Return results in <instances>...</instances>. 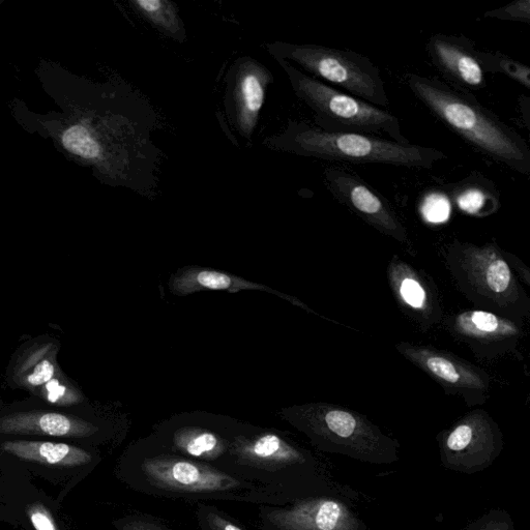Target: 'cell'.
<instances>
[{
	"instance_id": "6da1fadb",
	"label": "cell",
	"mask_w": 530,
	"mask_h": 530,
	"mask_svg": "<svg viewBox=\"0 0 530 530\" xmlns=\"http://www.w3.org/2000/svg\"><path fill=\"white\" fill-rule=\"evenodd\" d=\"M123 481L134 491L186 502H232L285 506L287 499L201 461L172 453L153 441L128 450L120 464Z\"/></svg>"
},
{
	"instance_id": "7a4b0ae2",
	"label": "cell",
	"mask_w": 530,
	"mask_h": 530,
	"mask_svg": "<svg viewBox=\"0 0 530 530\" xmlns=\"http://www.w3.org/2000/svg\"><path fill=\"white\" fill-rule=\"evenodd\" d=\"M219 469L267 488L290 504L315 496H348L325 463L277 431L237 430Z\"/></svg>"
},
{
	"instance_id": "3957f363",
	"label": "cell",
	"mask_w": 530,
	"mask_h": 530,
	"mask_svg": "<svg viewBox=\"0 0 530 530\" xmlns=\"http://www.w3.org/2000/svg\"><path fill=\"white\" fill-rule=\"evenodd\" d=\"M405 81L436 119L473 149L522 175L530 173V149L525 139L473 94L419 74H407Z\"/></svg>"
},
{
	"instance_id": "277c9868",
	"label": "cell",
	"mask_w": 530,
	"mask_h": 530,
	"mask_svg": "<svg viewBox=\"0 0 530 530\" xmlns=\"http://www.w3.org/2000/svg\"><path fill=\"white\" fill-rule=\"evenodd\" d=\"M271 149L305 158L352 164H380L431 169L447 160L445 153L415 144L363 134H333L306 123L290 122L280 134L265 140Z\"/></svg>"
},
{
	"instance_id": "5b68a950",
	"label": "cell",
	"mask_w": 530,
	"mask_h": 530,
	"mask_svg": "<svg viewBox=\"0 0 530 530\" xmlns=\"http://www.w3.org/2000/svg\"><path fill=\"white\" fill-rule=\"evenodd\" d=\"M457 290L475 309L518 323L530 316V298L498 245L454 240L441 251Z\"/></svg>"
},
{
	"instance_id": "8992f818",
	"label": "cell",
	"mask_w": 530,
	"mask_h": 530,
	"mask_svg": "<svg viewBox=\"0 0 530 530\" xmlns=\"http://www.w3.org/2000/svg\"><path fill=\"white\" fill-rule=\"evenodd\" d=\"M282 417L304 433L320 452L375 465L399 460V441L356 410L313 402L284 409Z\"/></svg>"
},
{
	"instance_id": "52a82bcc",
	"label": "cell",
	"mask_w": 530,
	"mask_h": 530,
	"mask_svg": "<svg viewBox=\"0 0 530 530\" xmlns=\"http://www.w3.org/2000/svg\"><path fill=\"white\" fill-rule=\"evenodd\" d=\"M276 61L285 71L294 95L313 112L316 128L327 133L363 134L410 144L393 113L340 92L286 61Z\"/></svg>"
},
{
	"instance_id": "ba28073f",
	"label": "cell",
	"mask_w": 530,
	"mask_h": 530,
	"mask_svg": "<svg viewBox=\"0 0 530 530\" xmlns=\"http://www.w3.org/2000/svg\"><path fill=\"white\" fill-rule=\"evenodd\" d=\"M268 51L276 60L296 65L310 77L342 88L347 95L379 108L390 106L380 70L367 56L351 50L285 42L268 45Z\"/></svg>"
},
{
	"instance_id": "9c48e42d",
	"label": "cell",
	"mask_w": 530,
	"mask_h": 530,
	"mask_svg": "<svg viewBox=\"0 0 530 530\" xmlns=\"http://www.w3.org/2000/svg\"><path fill=\"white\" fill-rule=\"evenodd\" d=\"M62 344L48 336L23 342L14 352L6 372L11 389L57 407H81L86 397L63 371L58 355Z\"/></svg>"
},
{
	"instance_id": "30bf717a",
	"label": "cell",
	"mask_w": 530,
	"mask_h": 530,
	"mask_svg": "<svg viewBox=\"0 0 530 530\" xmlns=\"http://www.w3.org/2000/svg\"><path fill=\"white\" fill-rule=\"evenodd\" d=\"M436 440L441 464L466 475L490 467L505 448L502 430L481 408L467 412L450 428L438 433Z\"/></svg>"
},
{
	"instance_id": "8fae6325",
	"label": "cell",
	"mask_w": 530,
	"mask_h": 530,
	"mask_svg": "<svg viewBox=\"0 0 530 530\" xmlns=\"http://www.w3.org/2000/svg\"><path fill=\"white\" fill-rule=\"evenodd\" d=\"M396 349L449 396L463 399L467 407L485 404L491 394L492 377L484 369L454 355L451 351L410 342H399Z\"/></svg>"
},
{
	"instance_id": "7c38bea8",
	"label": "cell",
	"mask_w": 530,
	"mask_h": 530,
	"mask_svg": "<svg viewBox=\"0 0 530 530\" xmlns=\"http://www.w3.org/2000/svg\"><path fill=\"white\" fill-rule=\"evenodd\" d=\"M81 407H57L29 397L0 405V435L90 439L102 432L93 419L79 414Z\"/></svg>"
},
{
	"instance_id": "4fadbf2b",
	"label": "cell",
	"mask_w": 530,
	"mask_h": 530,
	"mask_svg": "<svg viewBox=\"0 0 530 530\" xmlns=\"http://www.w3.org/2000/svg\"><path fill=\"white\" fill-rule=\"evenodd\" d=\"M258 523L262 530H367L345 495L309 497L285 506H259Z\"/></svg>"
},
{
	"instance_id": "5bb4252c",
	"label": "cell",
	"mask_w": 530,
	"mask_h": 530,
	"mask_svg": "<svg viewBox=\"0 0 530 530\" xmlns=\"http://www.w3.org/2000/svg\"><path fill=\"white\" fill-rule=\"evenodd\" d=\"M328 190L337 201L369 226L411 250L408 230L391 203L361 176L344 167L325 169Z\"/></svg>"
},
{
	"instance_id": "9a60e30c",
	"label": "cell",
	"mask_w": 530,
	"mask_h": 530,
	"mask_svg": "<svg viewBox=\"0 0 530 530\" xmlns=\"http://www.w3.org/2000/svg\"><path fill=\"white\" fill-rule=\"evenodd\" d=\"M440 326L478 359L487 361L513 353L524 336L521 323L479 309L449 315Z\"/></svg>"
},
{
	"instance_id": "2e32d148",
	"label": "cell",
	"mask_w": 530,
	"mask_h": 530,
	"mask_svg": "<svg viewBox=\"0 0 530 530\" xmlns=\"http://www.w3.org/2000/svg\"><path fill=\"white\" fill-rule=\"evenodd\" d=\"M426 49L434 67L458 90H484L488 85L486 76L498 73L500 54L481 51L465 37L436 34Z\"/></svg>"
},
{
	"instance_id": "e0dca14e",
	"label": "cell",
	"mask_w": 530,
	"mask_h": 530,
	"mask_svg": "<svg viewBox=\"0 0 530 530\" xmlns=\"http://www.w3.org/2000/svg\"><path fill=\"white\" fill-rule=\"evenodd\" d=\"M387 278L398 307L422 332L440 326L445 313L432 277L394 255L388 264Z\"/></svg>"
},
{
	"instance_id": "ac0fdd59",
	"label": "cell",
	"mask_w": 530,
	"mask_h": 530,
	"mask_svg": "<svg viewBox=\"0 0 530 530\" xmlns=\"http://www.w3.org/2000/svg\"><path fill=\"white\" fill-rule=\"evenodd\" d=\"M272 72L251 57H243L232 71L229 101L235 128L251 140L259 122L265 95L273 83Z\"/></svg>"
},
{
	"instance_id": "d6986e66",
	"label": "cell",
	"mask_w": 530,
	"mask_h": 530,
	"mask_svg": "<svg viewBox=\"0 0 530 530\" xmlns=\"http://www.w3.org/2000/svg\"><path fill=\"white\" fill-rule=\"evenodd\" d=\"M235 431L216 430L202 425H180L153 439L156 445L181 456L211 464L217 468L226 457Z\"/></svg>"
},
{
	"instance_id": "ffe728a7",
	"label": "cell",
	"mask_w": 530,
	"mask_h": 530,
	"mask_svg": "<svg viewBox=\"0 0 530 530\" xmlns=\"http://www.w3.org/2000/svg\"><path fill=\"white\" fill-rule=\"evenodd\" d=\"M169 287L175 296H190V294L208 290L227 291L229 293H238L244 290L265 291L312 312V310L298 299L287 296V294L279 292L267 285L251 282L239 276L211 269L198 267L182 269L172 277Z\"/></svg>"
},
{
	"instance_id": "44dd1931",
	"label": "cell",
	"mask_w": 530,
	"mask_h": 530,
	"mask_svg": "<svg viewBox=\"0 0 530 530\" xmlns=\"http://www.w3.org/2000/svg\"><path fill=\"white\" fill-rule=\"evenodd\" d=\"M0 450L21 460L51 466L76 467L86 465L94 458L79 447L43 440L8 439L0 444Z\"/></svg>"
},
{
	"instance_id": "7402d4cb",
	"label": "cell",
	"mask_w": 530,
	"mask_h": 530,
	"mask_svg": "<svg viewBox=\"0 0 530 530\" xmlns=\"http://www.w3.org/2000/svg\"><path fill=\"white\" fill-rule=\"evenodd\" d=\"M131 6L143 19L165 36L186 41V29L179 8L168 0H132Z\"/></svg>"
},
{
	"instance_id": "603a6c76",
	"label": "cell",
	"mask_w": 530,
	"mask_h": 530,
	"mask_svg": "<svg viewBox=\"0 0 530 530\" xmlns=\"http://www.w3.org/2000/svg\"><path fill=\"white\" fill-rule=\"evenodd\" d=\"M459 209L469 215L483 217L490 215L497 209V200H489V191L477 184H463L453 192Z\"/></svg>"
},
{
	"instance_id": "cb8c5ba5",
	"label": "cell",
	"mask_w": 530,
	"mask_h": 530,
	"mask_svg": "<svg viewBox=\"0 0 530 530\" xmlns=\"http://www.w3.org/2000/svg\"><path fill=\"white\" fill-rule=\"evenodd\" d=\"M63 143L68 151L86 160L100 162L107 157L95 134L82 125L67 130Z\"/></svg>"
},
{
	"instance_id": "d4e9b609",
	"label": "cell",
	"mask_w": 530,
	"mask_h": 530,
	"mask_svg": "<svg viewBox=\"0 0 530 530\" xmlns=\"http://www.w3.org/2000/svg\"><path fill=\"white\" fill-rule=\"evenodd\" d=\"M195 517L201 530H246L216 506L197 504Z\"/></svg>"
},
{
	"instance_id": "484cf974",
	"label": "cell",
	"mask_w": 530,
	"mask_h": 530,
	"mask_svg": "<svg viewBox=\"0 0 530 530\" xmlns=\"http://www.w3.org/2000/svg\"><path fill=\"white\" fill-rule=\"evenodd\" d=\"M514 521L509 512L492 509L475 521H471L463 530H514Z\"/></svg>"
},
{
	"instance_id": "4316f807",
	"label": "cell",
	"mask_w": 530,
	"mask_h": 530,
	"mask_svg": "<svg viewBox=\"0 0 530 530\" xmlns=\"http://www.w3.org/2000/svg\"><path fill=\"white\" fill-rule=\"evenodd\" d=\"M115 525L119 530H174L162 520L142 513L126 516Z\"/></svg>"
},
{
	"instance_id": "83f0119b",
	"label": "cell",
	"mask_w": 530,
	"mask_h": 530,
	"mask_svg": "<svg viewBox=\"0 0 530 530\" xmlns=\"http://www.w3.org/2000/svg\"><path fill=\"white\" fill-rule=\"evenodd\" d=\"M488 18L530 23V2L529 0H518L502 9L490 11L485 14Z\"/></svg>"
},
{
	"instance_id": "f1b7e54d",
	"label": "cell",
	"mask_w": 530,
	"mask_h": 530,
	"mask_svg": "<svg viewBox=\"0 0 530 530\" xmlns=\"http://www.w3.org/2000/svg\"><path fill=\"white\" fill-rule=\"evenodd\" d=\"M422 213L430 222H443L449 217L450 203L440 194H431L424 202Z\"/></svg>"
},
{
	"instance_id": "f546056e",
	"label": "cell",
	"mask_w": 530,
	"mask_h": 530,
	"mask_svg": "<svg viewBox=\"0 0 530 530\" xmlns=\"http://www.w3.org/2000/svg\"><path fill=\"white\" fill-rule=\"evenodd\" d=\"M498 73L506 74L515 81L526 87V90L530 88V70L527 66L521 65L516 61L511 60L510 57L500 54L498 63Z\"/></svg>"
},
{
	"instance_id": "4dcf8cb0",
	"label": "cell",
	"mask_w": 530,
	"mask_h": 530,
	"mask_svg": "<svg viewBox=\"0 0 530 530\" xmlns=\"http://www.w3.org/2000/svg\"><path fill=\"white\" fill-rule=\"evenodd\" d=\"M28 516L36 530H57L50 513L43 506H32L28 510Z\"/></svg>"
},
{
	"instance_id": "1f68e13d",
	"label": "cell",
	"mask_w": 530,
	"mask_h": 530,
	"mask_svg": "<svg viewBox=\"0 0 530 530\" xmlns=\"http://www.w3.org/2000/svg\"><path fill=\"white\" fill-rule=\"evenodd\" d=\"M506 260L508 261L510 268L513 272H517L524 283L530 285V270L526 265L514 254L504 251Z\"/></svg>"
}]
</instances>
